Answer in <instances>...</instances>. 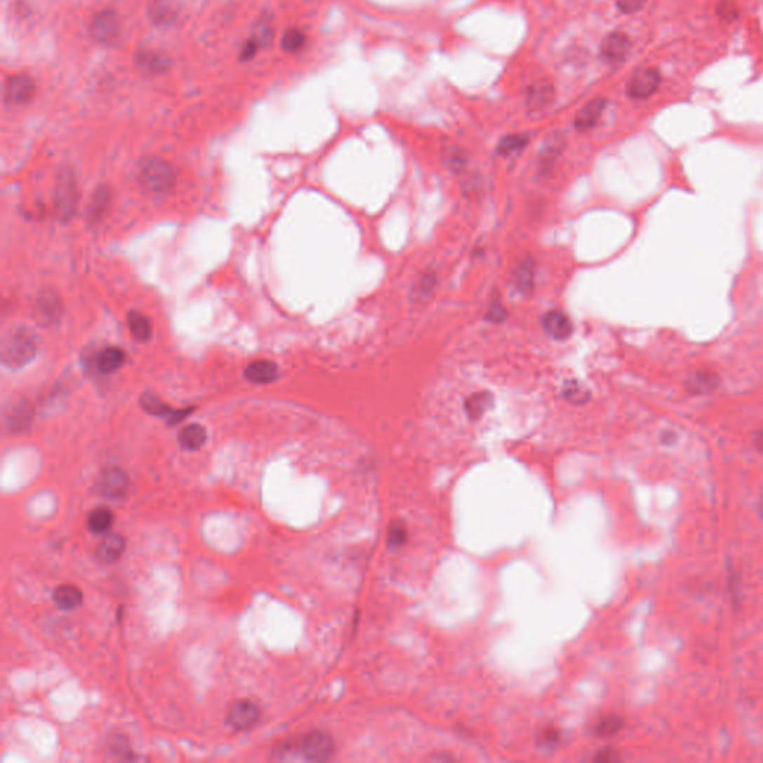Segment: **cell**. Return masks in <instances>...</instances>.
I'll return each instance as SVG.
<instances>
[{
	"label": "cell",
	"instance_id": "obj_38",
	"mask_svg": "<svg viewBox=\"0 0 763 763\" xmlns=\"http://www.w3.org/2000/svg\"><path fill=\"white\" fill-rule=\"evenodd\" d=\"M717 14L724 21H734L738 18V8L729 0H724L717 5Z\"/></svg>",
	"mask_w": 763,
	"mask_h": 763
},
{
	"label": "cell",
	"instance_id": "obj_27",
	"mask_svg": "<svg viewBox=\"0 0 763 763\" xmlns=\"http://www.w3.org/2000/svg\"><path fill=\"white\" fill-rule=\"evenodd\" d=\"M562 395L566 402L574 403V404H585L590 398V392L588 387L577 380H568L562 390Z\"/></svg>",
	"mask_w": 763,
	"mask_h": 763
},
{
	"label": "cell",
	"instance_id": "obj_31",
	"mask_svg": "<svg viewBox=\"0 0 763 763\" xmlns=\"http://www.w3.org/2000/svg\"><path fill=\"white\" fill-rule=\"evenodd\" d=\"M306 44V36L298 29H289L282 38V48L286 53H297Z\"/></svg>",
	"mask_w": 763,
	"mask_h": 763
},
{
	"label": "cell",
	"instance_id": "obj_33",
	"mask_svg": "<svg viewBox=\"0 0 763 763\" xmlns=\"http://www.w3.org/2000/svg\"><path fill=\"white\" fill-rule=\"evenodd\" d=\"M622 726H623V720L621 717H616V716L605 717L595 726V734L604 738L613 736L622 729Z\"/></svg>",
	"mask_w": 763,
	"mask_h": 763
},
{
	"label": "cell",
	"instance_id": "obj_9",
	"mask_svg": "<svg viewBox=\"0 0 763 763\" xmlns=\"http://www.w3.org/2000/svg\"><path fill=\"white\" fill-rule=\"evenodd\" d=\"M34 82L26 75L12 77L5 87V102L11 106L27 105L34 95Z\"/></svg>",
	"mask_w": 763,
	"mask_h": 763
},
{
	"label": "cell",
	"instance_id": "obj_2",
	"mask_svg": "<svg viewBox=\"0 0 763 763\" xmlns=\"http://www.w3.org/2000/svg\"><path fill=\"white\" fill-rule=\"evenodd\" d=\"M334 752V743L333 738L321 731H313L306 735L298 738L293 745H288L284 750L285 757L289 753H294L297 757H301L303 760L307 762H324L330 759V756Z\"/></svg>",
	"mask_w": 763,
	"mask_h": 763
},
{
	"label": "cell",
	"instance_id": "obj_16",
	"mask_svg": "<svg viewBox=\"0 0 763 763\" xmlns=\"http://www.w3.org/2000/svg\"><path fill=\"white\" fill-rule=\"evenodd\" d=\"M126 549V540L123 536L109 534L106 536L95 549L97 559L105 564H112L121 558Z\"/></svg>",
	"mask_w": 763,
	"mask_h": 763
},
{
	"label": "cell",
	"instance_id": "obj_4",
	"mask_svg": "<svg viewBox=\"0 0 763 763\" xmlns=\"http://www.w3.org/2000/svg\"><path fill=\"white\" fill-rule=\"evenodd\" d=\"M78 204V190L74 175L65 172L60 175L54 191V211L62 223L69 221L75 215Z\"/></svg>",
	"mask_w": 763,
	"mask_h": 763
},
{
	"label": "cell",
	"instance_id": "obj_24",
	"mask_svg": "<svg viewBox=\"0 0 763 763\" xmlns=\"http://www.w3.org/2000/svg\"><path fill=\"white\" fill-rule=\"evenodd\" d=\"M536 264L532 260H524L515 273V285L520 294H529L534 288Z\"/></svg>",
	"mask_w": 763,
	"mask_h": 763
},
{
	"label": "cell",
	"instance_id": "obj_32",
	"mask_svg": "<svg viewBox=\"0 0 763 763\" xmlns=\"http://www.w3.org/2000/svg\"><path fill=\"white\" fill-rule=\"evenodd\" d=\"M444 161L452 172H461L467 166V154L461 148H447L444 154Z\"/></svg>",
	"mask_w": 763,
	"mask_h": 763
},
{
	"label": "cell",
	"instance_id": "obj_11",
	"mask_svg": "<svg viewBox=\"0 0 763 763\" xmlns=\"http://www.w3.org/2000/svg\"><path fill=\"white\" fill-rule=\"evenodd\" d=\"M36 318L44 325L57 324L62 318V300L53 291H45L36 300Z\"/></svg>",
	"mask_w": 763,
	"mask_h": 763
},
{
	"label": "cell",
	"instance_id": "obj_36",
	"mask_svg": "<svg viewBox=\"0 0 763 763\" xmlns=\"http://www.w3.org/2000/svg\"><path fill=\"white\" fill-rule=\"evenodd\" d=\"M272 34H273V29L270 24L267 21H263V22H258L256 30H253V36H252V41L257 42V45H265L269 44L270 39H272Z\"/></svg>",
	"mask_w": 763,
	"mask_h": 763
},
{
	"label": "cell",
	"instance_id": "obj_29",
	"mask_svg": "<svg viewBox=\"0 0 763 763\" xmlns=\"http://www.w3.org/2000/svg\"><path fill=\"white\" fill-rule=\"evenodd\" d=\"M32 410L27 403H21L11 410L8 418V425L14 431H22L30 423Z\"/></svg>",
	"mask_w": 763,
	"mask_h": 763
},
{
	"label": "cell",
	"instance_id": "obj_43",
	"mask_svg": "<svg viewBox=\"0 0 763 763\" xmlns=\"http://www.w3.org/2000/svg\"><path fill=\"white\" fill-rule=\"evenodd\" d=\"M756 444H757V447H759V449H760V451H763V431H762V432H760V434L757 435V439H756Z\"/></svg>",
	"mask_w": 763,
	"mask_h": 763
},
{
	"label": "cell",
	"instance_id": "obj_22",
	"mask_svg": "<svg viewBox=\"0 0 763 763\" xmlns=\"http://www.w3.org/2000/svg\"><path fill=\"white\" fill-rule=\"evenodd\" d=\"M206 439H208V434H206V430L199 425V423H192V425L185 427L179 432L178 437L180 447L185 451H199L206 443Z\"/></svg>",
	"mask_w": 763,
	"mask_h": 763
},
{
	"label": "cell",
	"instance_id": "obj_37",
	"mask_svg": "<svg viewBox=\"0 0 763 763\" xmlns=\"http://www.w3.org/2000/svg\"><path fill=\"white\" fill-rule=\"evenodd\" d=\"M434 285H435V276L432 273H425L420 277L416 288H415V296L419 297L420 300L425 298L427 296L431 294V291L434 289Z\"/></svg>",
	"mask_w": 763,
	"mask_h": 763
},
{
	"label": "cell",
	"instance_id": "obj_23",
	"mask_svg": "<svg viewBox=\"0 0 763 763\" xmlns=\"http://www.w3.org/2000/svg\"><path fill=\"white\" fill-rule=\"evenodd\" d=\"M128 330L138 342H147L152 336V324L147 314L140 312H130L127 317Z\"/></svg>",
	"mask_w": 763,
	"mask_h": 763
},
{
	"label": "cell",
	"instance_id": "obj_20",
	"mask_svg": "<svg viewBox=\"0 0 763 763\" xmlns=\"http://www.w3.org/2000/svg\"><path fill=\"white\" fill-rule=\"evenodd\" d=\"M719 386V376L716 373L707 370L696 371L689 378L687 390L694 394H708L716 391Z\"/></svg>",
	"mask_w": 763,
	"mask_h": 763
},
{
	"label": "cell",
	"instance_id": "obj_35",
	"mask_svg": "<svg viewBox=\"0 0 763 763\" xmlns=\"http://www.w3.org/2000/svg\"><path fill=\"white\" fill-rule=\"evenodd\" d=\"M407 540V529L403 524H392L390 531H387V546L391 549H397L403 546Z\"/></svg>",
	"mask_w": 763,
	"mask_h": 763
},
{
	"label": "cell",
	"instance_id": "obj_41",
	"mask_svg": "<svg viewBox=\"0 0 763 763\" xmlns=\"http://www.w3.org/2000/svg\"><path fill=\"white\" fill-rule=\"evenodd\" d=\"M619 757H617V755L613 752V750H604V752H601L595 760H599V762H613V760H617Z\"/></svg>",
	"mask_w": 763,
	"mask_h": 763
},
{
	"label": "cell",
	"instance_id": "obj_5",
	"mask_svg": "<svg viewBox=\"0 0 763 763\" xmlns=\"http://www.w3.org/2000/svg\"><path fill=\"white\" fill-rule=\"evenodd\" d=\"M261 717L257 704L251 701H237L227 712V724L236 731H246L252 728Z\"/></svg>",
	"mask_w": 763,
	"mask_h": 763
},
{
	"label": "cell",
	"instance_id": "obj_25",
	"mask_svg": "<svg viewBox=\"0 0 763 763\" xmlns=\"http://www.w3.org/2000/svg\"><path fill=\"white\" fill-rule=\"evenodd\" d=\"M114 524V515L107 507H97L88 515L87 526L93 534H103Z\"/></svg>",
	"mask_w": 763,
	"mask_h": 763
},
{
	"label": "cell",
	"instance_id": "obj_19",
	"mask_svg": "<svg viewBox=\"0 0 763 763\" xmlns=\"http://www.w3.org/2000/svg\"><path fill=\"white\" fill-rule=\"evenodd\" d=\"M53 599H54L55 605L60 610L70 611V610H75V609L81 607L82 601H84V595H82V592H81L79 588H77L74 585H63V586H58L54 590Z\"/></svg>",
	"mask_w": 763,
	"mask_h": 763
},
{
	"label": "cell",
	"instance_id": "obj_12",
	"mask_svg": "<svg viewBox=\"0 0 763 763\" xmlns=\"http://www.w3.org/2000/svg\"><path fill=\"white\" fill-rule=\"evenodd\" d=\"M555 100V87L548 81L534 82L526 91L525 103L532 112L543 111L552 105Z\"/></svg>",
	"mask_w": 763,
	"mask_h": 763
},
{
	"label": "cell",
	"instance_id": "obj_15",
	"mask_svg": "<svg viewBox=\"0 0 763 763\" xmlns=\"http://www.w3.org/2000/svg\"><path fill=\"white\" fill-rule=\"evenodd\" d=\"M605 106H607V100L602 99V97H597V99L586 103L583 107H581V111L577 114L574 127L578 131H588L595 127L604 112Z\"/></svg>",
	"mask_w": 763,
	"mask_h": 763
},
{
	"label": "cell",
	"instance_id": "obj_26",
	"mask_svg": "<svg viewBox=\"0 0 763 763\" xmlns=\"http://www.w3.org/2000/svg\"><path fill=\"white\" fill-rule=\"evenodd\" d=\"M492 404V395L489 392H477L467 398L465 410L471 419H479Z\"/></svg>",
	"mask_w": 763,
	"mask_h": 763
},
{
	"label": "cell",
	"instance_id": "obj_21",
	"mask_svg": "<svg viewBox=\"0 0 763 763\" xmlns=\"http://www.w3.org/2000/svg\"><path fill=\"white\" fill-rule=\"evenodd\" d=\"M136 65L145 74H161L168 67V58L160 53L142 51L136 55Z\"/></svg>",
	"mask_w": 763,
	"mask_h": 763
},
{
	"label": "cell",
	"instance_id": "obj_30",
	"mask_svg": "<svg viewBox=\"0 0 763 763\" xmlns=\"http://www.w3.org/2000/svg\"><path fill=\"white\" fill-rule=\"evenodd\" d=\"M109 199H111V196H109V191L106 188H99L95 191L93 201L90 204L91 221H97L106 212L109 206Z\"/></svg>",
	"mask_w": 763,
	"mask_h": 763
},
{
	"label": "cell",
	"instance_id": "obj_13",
	"mask_svg": "<svg viewBox=\"0 0 763 763\" xmlns=\"http://www.w3.org/2000/svg\"><path fill=\"white\" fill-rule=\"evenodd\" d=\"M140 404H142V407L145 410L148 411L150 415L166 418L168 420V423H171V425H173V423H176L179 420H183L191 411L190 409H187V410L172 409L171 406H167L164 402H161L159 397H155L152 394H145L140 398Z\"/></svg>",
	"mask_w": 763,
	"mask_h": 763
},
{
	"label": "cell",
	"instance_id": "obj_14",
	"mask_svg": "<svg viewBox=\"0 0 763 763\" xmlns=\"http://www.w3.org/2000/svg\"><path fill=\"white\" fill-rule=\"evenodd\" d=\"M629 50V39L623 33H611L601 44V57L607 63H619Z\"/></svg>",
	"mask_w": 763,
	"mask_h": 763
},
{
	"label": "cell",
	"instance_id": "obj_34",
	"mask_svg": "<svg viewBox=\"0 0 763 763\" xmlns=\"http://www.w3.org/2000/svg\"><path fill=\"white\" fill-rule=\"evenodd\" d=\"M150 14L154 22H168L175 17V12L172 11V8L166 2H161V0H154V6L151 8Z\"/></svg>",
	"mask_w": 763,
	"mask_h": 763
},
{
	"label": "cell",
	"instance_id": "obj_28",
	"mask_svg": "<svg viewBox=\"0 0 763 763\" xmlns=\"http://www.w3.org/2000/svg\"><path fill=\"white\" fill-rule=\"evenodd\" d=\"M528 140L529 139H528L526 135H508V136H505V138H503L500 140L498 148H496V152H498V155H503V157L517 154L526 147Z\"/></svg>",
	"mask_w": 763,
	"mask_h": 763
},
{
	"label": "cell",
	"instance_id": "obj_6",
	"mask_svg": "<svg viewBox=\"0 0 763 763\" xmlns=\"http://www.w3.org/2000/svg\"><path fill=\"white\" fill-rule=\"evenodd\" d=\"M661 75L656 69H643L629 79L626 93L631 99L643 100L655 94L659 88Z\"/></svg>",
	"mask_w": 763,
	"mask_h": 763
},
{
	"label": "cell",
	"instance_id": "obj_42",
	"mask_svg": "<svg viewBox=\"0 0 763 763\" xmlns=\"http://www.w3.org/2000/svg\"><path fill=\"white\" fill-rule=\"evenodd\" d=\"M541 740H543V743L553 744L556 741H559V734H558V731H546L543 734Z\"/></svg>",
	"mask_w": 763,
	"mask_h": 763
},
{
	"label": "cell",
	"instance_id": "obj_7",
	"mask_svg": "<svg viewBox=\"0 0 763 763\" xmlns=\"http://www.w3.org/2000/svg\"><path fill=\"white\" fill-rule=\"evenodd\" d=\"M121 26L115 11L105 9L95 14L91 22L93 38L100 44H112L117 41Z\"/></svg>",
	"mask_w": 763,
	"mask_h": 763
},
{
	"label": "cell",
	"instance_id": "obj_39",
	"mask_svg": "<svg viewBox=\"0 0 763 763\" xmlns=\"http://www.w3.org/2000/svg\"><path fill=\"white\" fill-rule=\"evenodd\" d=\"M647 0H617V8L623 14H634L646 5Z\"/></svg>",
	"mask_w": 763,
	"mask_h": 763
},
{
	"label": "cell",
	"instance_id": "obj_8",
	"mask_svg": "<svg viewBox=\"0 0 763 763\" xmlns=\"http://www.w3.org/2000/svg\"><path fill=\"white\" fill-rule=\"evenodd\" d=\"M128 488H130V480L127 475L123 470H119L117 467L105 470L99 479V483H97V491H99L103 496H106V498H111V500L123 498V496L128 492Z\"/></svg>",
	"mask_w": 763,
	"mask_h": 763
},
{
	"label": "cell",
	"instance_id": "obj_3",
	"mask_svg": "<svg viewBox=\"0 0 763 763\" xmlns=\"http://www.w3.org/2000/svg\"><path fill=\"white\" fill-rule=\"evenodd\" d=\"M139 183L143 190L152 194H164L171 191L176 183L175 168L161 159H148L140 164Z\"/></svg>",
	"mask_w": 763,
	"mask_h": 763
},
{
	"label": "cell",
	"instance_id": "obj_18",
	"mask_svg": "<svg viewBox=\"0 0 763 763\" xmlns=\"http://www.w3.org/2000/svg\"><path fill=\"white\" fill-rule=\"evenodd\" d=\"M126 362V354L123 349L119 347H105L99 354H97L94 364L97 371L103 374H109L117 371L119 367H123Z\"/></svg>",
	"mask_w": 763,
	"mask_h": 763
},
{
	"label": "cell",
	"instance_id": "obj_1",
	"mask_svg": "<svg viewBox=\"0 0 763 763\" xmlns=\"http://www.w3.org/2000/svg\"><path fill=\"white\" fill-rule=\"evenodd\" d=\"M39 343V336L27 326L11 329L4 336L2 346H0L2 364L11 370L27 366L38 355Z\"/></svg>",
	"mask_w": 763,
	"mask_h": 763
},
{
	"label": "cell",
	"instance_id": "obj_10",
	"mask_svg": "<svg viewBox=\"0 0 763 763\" xmlns=\"http://www.w3.org/2000/svg\"><path fill=\"white\" fill-rule=\"evenodd\" d=\"M541 324H543L544 331H546L552 338H555V340H559V342L570 338L574 331L571 318L562 310L548 312L543 317Z\"/></svg>",
	"mask_w": 763,
	"mask_h": 763
},
{
	"label": "cell",
	"instance_id": "obj_40",
	"mask_svg": "<svg viewBox=\"0 0 763 763\" xmlns=\"http://www.w3.org/2000/svg\"><path fill=\"white\" fill-rule=\"evenodd\" d=\"M486 318L492 322H500L505 318V310L503 309L501 303H493V305L489 307Z\"/></svg>",
	"mask_w": 763,
	"mask_h": 763
},
{
	"label": "cell",
	"instance_id": "obj_17",
	"mask_svg": "<svg viewBox=\"0 0 763 763\" xmlns=\"http://www.w3.org/2000/svg\"><path fill=\"white\" fill-rule=\"evenodd\" d=\"M245 376L252 383L264 385V383L273 382L277 376H279V370H277V366L272 361H265V359L253 361L246 367Z\"/></svg>",
	"mask_w": 763,
	"mask_h": 763
}]
</instances>
